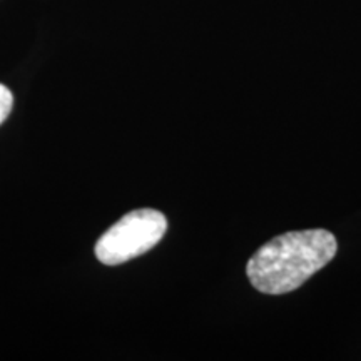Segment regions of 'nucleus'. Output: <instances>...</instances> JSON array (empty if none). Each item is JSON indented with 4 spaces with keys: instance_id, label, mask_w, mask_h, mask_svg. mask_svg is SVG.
<instances>
[{
    "instance_id": "7ed1b4c3",
    "label": "nucleus",
    "mask_w": 361,
    "mask_h": 361,
    "mask_svg": "<svg viewBox=\"0 0 361 361\" xmlns=\"http://www.w3.org/2000/svg\"><path fill=\"white\" fill-rule=\"evenodd\" d=\"M13 107L12 92L4 84H0V126L6 123V119L11 114Z\"/></svg>"
},
{
    "instance_id": "f257e3e1",
    "label": "nucleus",
    "mask_w": 361,
    "mask_h": 361,
    "mask_svg": "<svg viewBox=\"0 0 361 361\" xmlns=\"http://www.w3.org/2000/svg\"><path fill=\"white\" fill-rule=\"evenodd\" d=\"M338 243L326 229L291 231L271 239L247 263V278L266 295L295 291L335 258Z\"/></svg>"
},
{
    "instance_id": "f03ea898",
    "label": "nucleus",
    "mask_w": 361,
    "mask_h": 361,
    "mask_svg": "<svg viewBox=\"0 0 361 361\" xmlns=\"http://www.w3.org/2000/svg\"><path fill=\"white\" fill-rule=\"evenodd\" d=\"M168 229L166 216L156 209H135L111 226L96 245L101 263L116 266L151 251Z\"/></svg>"
}]
</instances>
